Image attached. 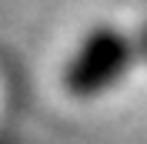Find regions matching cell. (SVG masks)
<instances>
[{"label": "cell", "mask_w": 147, "mask_h": 144, "mask_svg": "<svg viewBox=\"0 0 147 144\" xmlns=\"http://www.w3.org/2000/svg\"><path fill=\"white\" fill-rule=\"evenodd\" d=\"M134 54H137V47L130 37L110 27H97L90 37H84L74 60L67 64V90H74V94L107 90L114 81H120V74L127 71Z\"/></svg>", "instance_id": "1"}, {"label": "cell", "mask_w": 147, "mask_h": 144, "mask_svg": "<svg viewBox=\"0 0 147 144\" xmlns=\"http://www.w3.org/2000/svg\"><path fill=\"white\" fill-rule=\"evenodd\" d=\"M134 47H137V57H144V60H147V27L140 30V37L134 40Z\"/></svg>", "instance_id": "2"}]
</instances>
